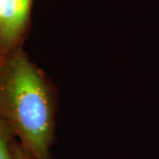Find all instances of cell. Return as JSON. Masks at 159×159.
<instances>
[{
    "label": "cell",
    "mask_w": 159,
    "mask_h": 159,
    "mask_svg": "<svg viewBox=\"0 0 159 159\" xmlns=\"http://www.w3.org/2000/svg\"><path fill=\"white\" fill-rule=\"evenodd\" d=\"M0 120L33 159H51L54 109L50 88L20 48L0 56Z\"/></svg>",
    "instance_id": "cell-1"
},
{
    "label": "cell",
    "mask_w": 159,
    "mask_h": 159,
    "mask_svg": "<svg viewBox=\"0 0 159 159\" xmlns=\"http://www.w3.org/2000/svg\"><path fill=\"white\" fill-rule=\"evenodd\" d=\"M32 0H3L0 10V56L18 47L29 20Z\"/></svg>",
    "instance_id": "cell-2"
},
{
    "label": "cell",
    "mask_w": 159,
    "mask_h": 159,
    "mask_svg": "<svg viewBox=\"0 0 159 159\" xmlns=\"http://www.w3.org/2000/svg\"><path fill=\"white\" fill-rule=\"evenodd\" d=\"M14 137L6 125H0V159H13L11 151Z\"/></svg>",
    "instance_id": "cell-3"
},
{
    "label": "cell",
    "mask_w": 159,
    "mask_h": 159,
    "mask_svg": "<svg viewBox=\"0 0 159 159\" xmlns=\"http://www.w3.org/2000/svg\"><path fill=\"white\" fill-rule=\"evenodd\" d=\"M11 151L13 159H33L23 149L20 143L15 141L11 142Z\"/></svg>",
    "instance_id": "cell-4"
},
{
    "label": "cell",
    "mask_w": 159,
    "mask_h": 159,
    "mask_svg": "<svg viewBox=\"0 0 159 159\" xmlns=\"http://www.w3.org/2000/svg\"><path fill=\"white\" fill-rule=\"evenodd\" d=\"M2 3H3V0H0V10H1V6H2Z\"/></svg>",
    "instance_id": "cell-5"
},
{
    "label": "cell",
    "mask_w": 159,
    "mask_h": 159,
    "mask_svg": "<svg viewBox=\"0 0 159 159\" xmlns=\"http://www.w3.org/2000/svg\"><path fill=\"white\" fill-rule=\"evenodd\" d=\"M0 125H4V124H3V123H2V121H1V120H0Z\"/></svg>",
    "instance_id": "cell-6"
}]
</instances>
